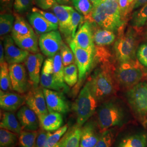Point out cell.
I'll return each mask as SVG.
<instances>
[{"instance_id": "cell-1", "label": "cell", "mask_w": 147, "mask_h": 147, "mask_svg": "<svg viewBox=\"0 0 147 147\" xmlns=\"http://www.w3.org/2000/svg\"><path fill=\"white\" fill-rule=\"evenodd\" d=\"M115 72L110 63L105 62L95 70L87 81L92 94L98 102L107 99L116 93L118 84Z\"/></svg>"}, {"instance_id": "cell-2", "label": "cell", "mask_w": 147, "mask_h": 147, "mask_svg": "<svg viewBox=\"0 0 147 147\" xmlns=\"http://www.w3.org/2000/svg\"><path fill=\"white\" fill-rule=\"evenodd\" d=\"M86 20L113 32L120 31L124 24L121 18L118 0H101L99 5L93 7Z\"/></svg>"}, {"instance_id": "cell-3", "label": "cell", "mask_w": 147, "mask_h": 147, "mask_svg": "<svg viewBox=\"0 0 147 147\" xmlns=\"http://www.w3.org/2000/svg\"><path fill=\"white\" fill-rule=\"evenodd\" d=\"M124 118L123 108L114 100L106 101L97 111V123L102 133L116 126H121Z\"/></svg>"}, {"instance_id": "cell-4", "label": "cell", "mask_w": 147, "mask_h": 147, "mask_svg": "<svg viewBox=\"0 0 147 147\" xmlns=\"http://www.w3.org/2000/svg\"><path fill=\"white\" fill-rule=\"evenodd\" d=\"M98 104V101L92 94L87 82L73 106L78 126H82L94 114Z\"/></svg>"}, {"instance_id": "cell-5", "label": "cell", "mask_w": 147, "mask_h": 147, "mask_svg": "<svg viewBox=\"0 0 147 147\" xmlns=\"http://www.w3.org/2000/svg\"><path fill=\"white\" fill-rule=\"evenodd\" d=\"M115 74L118 84L125 88H131L144 76L141 67L134 60L120 63Z\"/></svg>"}, {"instance_id": "cell-6", "label": "cell", "mask_w": 147, "mask_h": 147, "mask_svg": "<svg viewBox=\"0 0 147 147\" xmlns=\"http://www.w3.org/2000/svg\"><path fill=\"white\" fill-rule=\"evenodd\" d=\"M69 47L72 50L75 62L79 70V80L75 88V94L79 92L81 85L82 84L92 67L95 53V49L86 50L77 47L72 40L69 42Z\"/></svg>"}, {"instance_id": "cell-7", "label": "cell", "mask_w": 147, "mask_h": 147, "mask_svg": "<svg viewBox=\"0 0 147 147\" xmlns=\"http://www.w3.org/2000/svg\"><path fill=\"white\" fill-rule=\"evenodd\" d=\"M136 47V36L132 30L129 29L125 34L121 33L114 45L117 59L120 63L134 60Z\"/></svg>"}, {"instance_id": "cell-8", "label": "cell", "mask_w": 147, "mask_h": 147, "mask_svg": "<svg viewBox=\"0 0 147 147\" xmlns=\"http://www.w3.org/2000/svg\"><path fill=\"white\" fill-rule=\"evenodd\" d=\"M126 96L132 110L139 116L147 114V83L140 82L127 92Z\"/></svg>"}, {"instance_id": "cell-9", "label": "cell", "mask_w": 147, "mask_h": 147, "mask_svg": "<svg viewBox=\"0 0 147 147\" xmlns=\"http://www.w3.org/2000/svg\"><path fill=\"white\" fill-rule=\"evenodd\" d=\"M41 86L47 89L67 93L69 90V86L59 82L53 71V57H48L44 62L40 75Z\"/></svg>"}, {"instance_id": "cell-10", "label": "cell", "mask_w": 147, "mask_h": 147, "mask_svg": "<svg viewBox=\"0 0 147 147\" xmlns=\"http://www.w3.org/2000/svg\"><path fill=\"white\" fill-rule=\"evenodd\" d=\"M63 43L60 32L56 30L40 36L39 47L42 53L47 57H53L60 51Z\"/></svg>"}, {"instance_id": "cell-11", "label": "cell", "mask_w": 147, "mask_h": 147, "mask_svg": "<svg viewBox=\"0 0 147 147\" xmlns=\"http://www.w3.org/2000/svg\"><path fill=\"white\" fill-rule=\"evenodd\" d=\"M25 98L27 106L37 114L39 119L49 113L43 89L40 87H32Z\"/></svg>"}, {"instance_id": "cell-12", "label": "cell", "mask_w": 147, "mask_h": 147, "mask_svg": "<svg viewBox=\"0 0 147 147\" xmlns=\"http://www.w3.org/2000/svg\"><path fill=\"white\" fill-rule=\"evenodd\" d=\"M49 112H58L66 114L70 111L68 101L64 93L58 91L43 88Z\"/></svg>"}, {"instance_id": "cell-13", "label": "cell", "mask_w": 147, "mask_h": 147, "mask_svg": "<svg viewBox=\"0 0 147 147\" xmlns=\"http://www.w3.org/2000/svg\"><path fill=\"white\" fill-rule=\"evenodd\" d=\"M74 8L71 7L56 4L52 8L53 13L58 19V27L60 32L67 39L68 42L71 37V14Z\"/></svg>"}, {"instance_id": "cell-14", "label": "cell", "mask_w": 147, "mask_h": 147, "mask_svg": "<svg viewBox=\"0 0 147 147\" xmlns=\"http://www.w3.org/2000/svg\"><path fill=\"white\" fill-rule=\"evenodd\" d=\"M9 69L13 90L20 94L26 93L31 83L28 81L24 65L21 63L9 64Z\"/></svg>"}, {"instance_id": "cell-15", "label": "cell", "mask_w": 147, "mask_h": 147, "mask_svg": "<svg viewBox=\"0 0 147 147\" xmlns=\"http://www.w3.org/2000/svg\"><path fill=\"white\" fill-rule=\"evenodd\" d=\"M5 61L8 64L24 62L30 53L19 47L11 35H7L3 38Z\"/></svg>"}, {"instance_id": "cell-16", "label": "cell", "mask_w": 147, "mask_h": 147, "mask_svg": "<svg viewBox=\"0 0 147 147\" xmlns=\"http://www.w3.org/2000/svg\"><path fill=\"white\" fill-rule=\"evenodd\" d=\"M92 25V22L86 20L79 26L75 37L71 39L77 47L86 50L95 49Z\"/></svg>"}, {"instance_id": "cell-17", "label": "cell", "mask_w": 147, "mask_h": 147, "mask_svg": "<svg viewBox=\"0 0 147 147\" xmlns=\"http://www.w3.org/2000/svg\"><path fill=\"white\" fill-rule=\"evenodd\" d=\"M44 59V56L40 53H30L25 61L30 81L33 87H38L40 83Z\"/></svg>"}, {"instance_id": "cell-18", "label": "cell", "mask_w": 147, "mask_h": 147, "mask_svg": "<svg viewBox=\"0 0 147 147\" xmlns=\"http://www.w3.org/2000/svg\"><path fill=\"white\" fill-rule=\"evenodd\" d=\"M101 134L97 122L87 121L81 126L80 147H94Z\"/></svg>"}, {"instance_id": "cell-19", "label": "cell", "mask_w": 147, "mask_h": 147, "mask_svg": "<svg viewBox=\"0 0 147 147\" xmlns=\"http://www.w3.org/2000/svg\"><path fill=\"white\" fill-rule=\"evenodd\" d=\"M17 118L22 129L26 131H37L40 126L37 114L27 106H23L19 109Z\"/></svg>"}, {"instance_id": "cell-20", "label": "cell", "mask_w": 147, "mask_h": 147, "mask_svg": "<svg viewBox=\"0 0 147 147\" xmlns=\"http://www.w3.org/2000/svg\"><path fill=\"white\" fill-rule=\"evenodd\" d=\"M27 18L36 33L39 36L49 32L56 31L58 28V25L48 21L37 11H32L27 16Z\"/></svg>"}, {"instance_id": "cell-21", "label": "cell", "mask_w": 147, "mask_h": 147, "mask_svg": "<svg viewBox=\"0 0 147 147\" xmlns=\"http://www.w3.org/2000/svg\"><path fill=\"white\" fill-rule=\"evenodd\" d=\"M25 102V96L11 92L0 91L1 109L7 112L17 110Z\"/></svg>"}, {"instance_id": "cell-22", "label": "cell", "mask_w": 147, "mask_h": 147, "mask_svg": "<svg viewBox=\"0 0 147 147\" xmlns=\"http://www.w3.org/2000/svg\"><path fill=\"white\" fill-rule=\"evenodd\" d=\"M42 129L48 132L55 131L60 129L63 123V116L58 112H49L39 119Z\"/></svg>"}, {"instance_id": "cell-23", "label": "cell", "mask_w": 147, "mask_h": 147, "mask_svg": "<svg viewBox=\"0 0 147 147\" xmlns=\"http://www.w3.org/2000/svg\"><path fill=\"white\" fill-rule=\"evenodd\" d=\"M35 33L30 24L21 16H16L14 26L11 32L13 38L25 37Z\"/></svg>"}, {"instance_id": "cell-24", "label": "cell", "mask_w": 147, "mask_h": 147, "mask_svg": "<svg viewBox=\"0 0 147 147\" xmlns=\"http://www.w3.org/2000/svg\"><path fill=\"white\" fill-rule=\"evenodd\" d=\"M13 38L16 44L22 49L31 53H38L39 41L36 33L25 37Z\"/></svg>"}, {"instance_id": "cell-25", "label": "cell", "mask_w": 147, "mask_h": 147, "mask_svg": "<svg viewBox=\"0 0 147 147\" xmlns=\"http://www.w3.org/2000/svg\"><path fill=\"white\" fill-rule=\"evenodd\" d=\"M0 127L1 129H4L17 134H20L22 131L19 121L12 112L5 111L3 113Z\"/></svg>"}, {"instance_id": "cell-26", "label": "cell", "mask_w": 147, "mask_h": 147, "mask_svg": "<svg viewBox=\"0 0 147 147\" xmlns=\"http://www.w3.org/2000/svg\"><path fill=\"white\" fill-rule=\"evenodd\" d=\"M115 32L104 28H99L93 31V39L96 47H103L112 44L115 41Z\"/></svg>"}, {"instance_id": "cell-27", "label": "cell", "mask_w": 147, "mask_h": 147, "mask_svg": "<svg viewBox=\"0 0 147 147\" xmlns=\"http://www.w3.org/2000/svg\"><path fill=\"white\" fill-rule=\"evenodd\" d=\"M81 135V126L76 124L64 135L63 147H80Z\"/></svg>"}, {"instance_id": "cell-28", "label": "cell", "mask_w": 147, "mask_h": 147, "mask_svg": "<svg viewBox=\"0 0 147 147\" xmlns=\"http://www.w3.org/2000/svg\"><path fill=\"white\" fill-rule=\"evenodd\" d=\"M67 130L68 125H65L53 133L49 132L47 140L44 147H63V136Z\"/></svg>"}, {"instance_id": "cell-29", "label": "cell", "mask_w": 147, "mask_h": 147, "mask_svg": "<svg viewBox=\"0 0 147 147\" xmlns=\"http://www.w3.org/2000/svg\"><path fill=\"white\" fill-rule=\"evenodd\" d=\"M16 18L10 12L1 13L0 36L4 38L12 31Z\"/></svg>"}, {"instance_id": "cell-30", "label": "cell", "mask_w": 147, "mask_h": 147, "mask_svg": "<svg viewBox=\"0 0 147 147\" xmlns=\"http://www.w3.org/2000/svg\"><path fill=\"white\" fill-rule=\"evenodd\" d=\"M8 64L7 62L0 64V87L1 90L5 92L13 90Z\"/></svg>"}, {"instance_id": "cell-31", "label": "cell", "mask_w": 147, "mask_h": 147, "mask_svg": "<svg viewBox=\"0 0 147 147\" xmlns=\"http://www.w3.org/2000/svg\"><path fill=\"white\" fill-rule=\"evenodd\" d=\"M79 80V70L77 65L73 63L64 68V80L69 87H73Z\"/></svg>"}, {"instance_id": "cell-32", "label": "cell", "mask_w": 147, "mask_h": 147, "mask_svg": "<svg viewBox=\"0 0 147 147\" xmlns=\"http://www.w3.org/2000/svg\"><path fill=\"white\" fill-rule=\"evenodd\" d=\"M38 132L37 131H22L19 139L20 147H36Z\"/></svg>"}, {"instance_id": "cell-33", "label": "cell", "mask_w": 147, "mask_h": 147, "mask_svg": "<svg viewBox=\"0 0 147 147\" xmlns=\"http://www.w3.org/2000/svg\"><path fill=\"white\" fill-rule=\"evenodd\" d=\"M76 10L87 20L93 10V5L89 0H71Z\"/></svg>"}, {"instance_id": "cell-34", "label": "cell", "mask_w": 147, "mask_h": 147, "mask_svg": "<svg viewBox=\"0 0 147 147\" xmlns=\"http://www.w3.org/2000/svg\"><path fill=\"white\" fill-rule=\"evenodd\" d=\"M18 142L15 133L4 129L0 130V147H13Z\"/></svg>"}, {"instance_id": "cell-35", "label": "cell", "mask_w": 147, "mask_h": 147, "mask_svg": "<svg viewBox=\"0 0 147 147\" xmlns=\"http://www.w3.org/2000/svg\"><path fill=\"white\" fill-rule=\"evenodd\" d=\"M116 131L115 127L103 132L94 147H111L114 142Z\"/></svg>"}, {"instance_id": "cell-36", "label": "cell", "mask_w": 147, "mask_h": 147, "mask_svg": "<svg viewBox=\"0 0 147 147\" xmlns=\"http://www.w3.org/2000/svg\"><path fill=\"white\" fill-rule=\"evenodd\" d=\"M147 21V3L138 11L134 12L132 16L131 25L135 27L144 26Z\"/></svg>"}, {"instance_id": "cell-37", "label": "cell", "mask_w": 147, "mask_h": 147, "mask_svg": "<svg viewBox=\"0 0 147 147\" xmlns=\"http://www.w3.org/2000/svg\"><path fill=\"white\" fill-rule=\"evenodd\" d=\"M64 65L60 53H57L53 57V71L56 78L59 82L65 84L64 80Z\"/></svg>"}, {"instance_id": "cell-38", "label": "cell", "mask_w": 147, "mask_h": 147, "mask_svg": "<svg viewBox=\"0 0 147 147\" xmlns=\"http://www.w3.org/2000/svg\"><path fill=\"white\" fill-rule=\"evenodd\" d=\"M59 53L64 67L74 63V60H75L74 54L71 48L69 47L65 43H62Z\"/></svg>"}, {"instance_id": "cell-39", "label": "cell", "mask_w": 147, "mask_h": 147, "mask_svg": "<svg viewBox=\"0 0 147 147\" xmlns=\"http://www.w3.org/2000/svg\"><path fill=\"white\" fill-rule=\"evenodd\" d=\"M84 17L74 9L71 14V37L73 39L76 33L78 27L84 22Z\"/></svg>"}, {"instance_id": "cell-40", "label": "cell", "mask_w": 147, "mask_h": 147, "mask_svg": "<svg viewBox=\"0 0 147 147\" xmlns=\"http://www.w3.org/2000/svg\"><path fill=\"white\" fill-rule=\"evenodd\" d=\"M33 0H15L14 9L18 14H23L28 11L32 5Z\"/></svg>"}, {"instance_id": "cell-41", "label": "cell", "mask_w": 147, "mask_h": 147, "mask_svg": "<svg viewBox=\"0 0 147 147\" xmlns=\"http://www.w3.org/2000/svg\"><path fill=\"white\" fill-rule=\"evenodd\" d=\"M135 0H118L119 11L122 20H124L131 10V5Z\"/></svg>"}, {"instance_id": "cell-42", "label": "cell", "mask_w": 147, "mask_h": 147, "mask_svg": "<svg viewBox=\"0 0 147 147\" xmlns=\"http://www.w3.org/2000/svg\"><path fill=\"white\" fill-rule=\"evenodd\" d=\"M137 56L141 63L147 67V42L142 44L138 48Z\"/></svg>"}, {"instance_id": "cell-43", "label": "cell", "mask_w": 147, "mask_h": 147, "mask_svg": "<svg viewBox=\"0 0 147 147\" xmlns=\"http://www.w3.org/2000/svg\"><path fill=\"white\" fill-rule=\"evenodd\" d=\"M32 11H37L38 13H40L42 16H44L46 19H47L48 21H50V22L53 23L55 25H56L58 26V18L54 13L42 11L41 9H39L37 8H33Z\"/></svg>"}, {"instance_id": "cell-44", "label": "cell", "mask_w": 147, "mask_h": 147, "mask_svg": "<svg viewBox=\"0 0 147 147\" xmlns=\"http://www.w3.org/2000/svg\"><path fill=\"white\" fill-rule=\"evenodd\" d=\"M36 5L42 10H47L52 8L57 3L56 0H35Z\"/></svg>"}, {"instance_id": "cell-45", "label": "cell", "mask_w": 147, "mask_h": 147, "mask_svg": "<svg viewBox=\"0 0 147 147\" xmlns=\"http://www.w3.org/2000/svg\"><path fill=\"white\" fill-rule=\"evenodd\" d=\"M48 132H49L45 131L42 129L39 131L35 147H44L47 140Z\"/></svg>"}, {"instance_id": "cell-46", "label": "cell", "mask_w": 147, "mask_h": 147, "mask_svg": "<svg viewBox=\"0 0 147 147\" xmlns=\"http://www.w3.org/2000/svg\"><path fill=\"white\" fill-rule=\"evenodd\" d=\"M15 0H0V8L1 13L10 12L14 5Z\"/></svg>"}, {"instance_id": "cell-47", "label": "cell", "mask_w": 147, "mask_h": 147, "mask_svg": "<svg viewBox=\"0 0 147 147\" xmlns=\"http://www.w3.org/2000/svg\"><path fill=\"white\" fill-rule=\"evenodd\" d=\"M147 3V0H135L131 5V10L136 9Z\"/></svg>"}, {"instance_id": "cell-48", "label": "cell", "mask_w": 147, "mask_h": 147, "mask_svg": "<svg viewBox=\"0 0 147 147\" xmlns=\"http://www.w3.org/2000/svg\"><path fill=\"white\" fill-rule=\"evenodd\" d=\"M5 53L3 44H2V41L1 40L0 42V64L5 63Z\"/></svg>"}, {"instance_id": "cell-49", "label": "cell", "mask_w": 147, "mask_h": 147, "mask_svg": "<svg viewBox=\"0 0 147 147\" xmlns=\"http://www.w3.org/2000/svg\"><path fill=\"white\" fill-rule=\"evenodd\" d=\"M71 0H56L57 3L61 5H67L70 3Z\"/></svg>"}, {"instance_id": "cell-50", "label": "cell", "mask_w": 147, "mask_h": 147, "mask_svg": "<svg viewBox=\"0 0 147 147\" xmlns=\"http://www.w3.org/2000/svg\"><path fill=\"white\" fill-rule=\"evenodd\" d=\"M89 1L92 3L93 7H95V6L99 5L100 3V2L101 1V0H89Z\"/></svg>"}, {"instance_id": "cell-51", "label": "cell", "mask_w": 147, "mask_h": 147, "mask_svg": "<svg viewBox=\"0 0 147 147\" xmlns=\"http://www.w3.org/2000/svg\"><path fill=\"white\" fill-rule=\"evenodd\" d=\"M146 25H147V22H146Z\"/></svg>"}, {"instance_id": "cell-52", "label": "cell", "mask_w": 147, "mask_h": 147, "mask_svg": "<svg viewBox=\"0 0 147 147\" xmlns=\"http://www.w3.org/2000/svg\"></svg>"}]
</instances>
